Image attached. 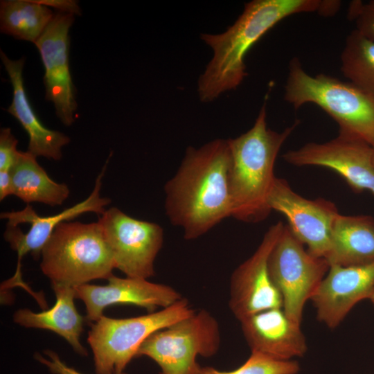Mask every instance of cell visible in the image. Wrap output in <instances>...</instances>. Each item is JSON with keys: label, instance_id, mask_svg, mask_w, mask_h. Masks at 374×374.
I'll use <instances>...</instances> for the list:
<instances>
[{"label": "cell", "instance_id": "obj_1", "mask_svg": "<svg viewBox=\"0 0 374 374\" xmlns=\"http://www.w3.org/2000/svg\"><path fill=\"white\" fill-rule=\"evenodd\" d=\"M230 163L228 139H215L198 148L190 146L165 184L166 214L173 226L181 228L186 240L197 239L231 217Z\"/></svg>", "mask_w": 374, "mask_h": 374}, {"label": "cell", "instance_id": "obj_2", "mask_svg": "<svg viewBox=\"0 0 374 374\" xmlns=\"http://www.w3.org/2000/svg\"><path fill=\"white\" fill-rule=\"evenodd\" d=\"M334 10L332 1L253 0L247 3L235 22L225 32L201 37L213 56L198 80V93L210 102L235 89L247 75L244 59L251 47L277 23L290 15L317 12L326 16Z\"/></svg>", "mask_w": 374, "mask_h": 374}, {"label": "cell", "instance_id": "obj_3", "mask_svg": "<svg viewBox=\"0 0 374 374\" xmlns=\"http://www.w3.org/2000/svg\"><path fill=\"white\" fill-rule=\"evenodd\" d=\"M266 117L264 103L253 127L240 136L228 139L231 217L247 223L262 222L271 213L268 198L276 177L275 161L283 144L299 123L296 121L277 132L267 127Z\"/></svg>", "mask_w": 374, "mask_h": 374}, {"label": "cell", "instance_id": "obj_4", "mask_svg": "<svg viewBox=\"0 0 374 374\" xmlns=\"http://www.w3.org/2000/svg\"><path fill=\"white\" fill-rule=\"evenodd\" d=\"M285 100L298 109L306 103L321 107L339 125V132L374 146V93L326 74L308 73L293 58L285 86Z\"/></svg>", "mask_w": 374, "mask_h": 374}, {"label": "cell", "instance_id": "obj_5", "mask_svg": "<svg viewBox=\"0 0 374 374\" xmlns=\"http://www.w3.org/2000/svg\"><path fill=\"white\" fill-rule=\"evenodd\" d=\"M41 258V269L51 285L75 287L95 279L107 280L115 268L98 222L60 223L43 247Z\"/></svg>", "mask_w": 374, "mask_h": 374}, {"label": "cell", "instance_id": "obj_6", "mask_svg": "<svg viewBox=\"0 0 374 374\" xmlns=\"http://www.w3.org/2000/svg\"><path fill=\"white\" fill-rule=\"evenodd\" d=\"M195 312L187 299L181 298L169 307L145 315L127 319L102 316L91 325L87 337L96 373L122 374L148 337Z\"/></svg>", "mask_w": 374, "mask_h": 374}, {"label": "cell", "instance_id": "obj_7", "mask_svg": "<svg viewBox=\"0 0 374 374\" xmlns=\"http://www.w3.org/2000/svg\"><path fill=\"white\" fill-rule=\"evenodd\" d=\"M220 326L207 310L152 334L140 346L136 357L147 356L161 368V374H199L198 355H215L220 346Z\"/></svg>", "mask_w": 374, "mask_h": 374}, {"label": "cell", "instance_id": "obj_8", "mask_svg": "<svg viewBox=\"0 0 374 374\" xmlns=\"http://www.w3.org/2000/svg\"><path fill=\"white\" fill-rule=\"evenodd\" d=\"M330 268L327 260L311 255L287 224L268 258L271 279L280 292L283 308L301 324L305 303L310 301Z\"/></svg>", "mask_w": 374, "mask_h": 374}, {"label": "cell", "instance_id": "obj_9", "mask_svg": "<svg viewBox=\"0 0 374 374\" xmlns=\"http://www.w3.org/2000/svg\"><path fill=\"white\" fill-rule=\"evenodd\" d=\"M107 160L98 175L94 188L87 199L53 215L39 216L33 206L27 204L20 211L3 212L1 219L7 220V227L3 236L10 247L17 251L18 256L17 267L14 276L3 284L4 287L15 285L29 288L21 279V260L28 253L38 259L41 252L49 240L55 228L62 222L73 220L86 213L103 215L110 204V199L100 196L102 181L107 166Z\"/></svg>", "mask_w": 374, "mask_h": 374}, {"label": "cell", "instance_id": "obj_10", "mask_svg": "<svg viewBox=\"0 0 374 374\" xmlns=\"http://www.w3.org/2000/svg\"><path fill=\"white\" fill-rule=\"evenodd\" d=\"M98 222L115 268L127 277L148 279L154 275V260L163 242L159 224L133 218L116 207L106 210Z\"/></svg>", "mask_w": 374, "mask_h": 374}, {"label": "cell", "instance_id": "obj_11", "mask_svg": "<svg viewBox=\"0 0 374 374\" xmlns=\"http://www.w3.org/2000/svg\"><path fill=\"white\" fill-rule=\"evenodd\" d=\"M284 160L293 166L328 168L339 174L355 193L374 195V147L363 139L341 132L326 142H310L286 152Z\"/></svg>", "mask_w": 374, "mask_h": 374}, {"label": "cell", "instance_id": "obj_12", "mask_svg": "<svg viewBox=\"0 0 374 374\" xmlns=\"http://www.w3.org/2000/svg\"><path fill=\"white\" fill-rule=\"evenodd\" d=\"M271 211L284 215L293 235L312 256L326 259L337 207L324 198L309 199L294 192L288 182L276 177L268 198Z\"/></svg>", "mask_w": 374, "mask_h": 374}, {"label": "cell", "instance_id": "obj_13", "mask_svg": "<svg viewBox=\"0 0 374 374\" xmlns=\"http://www.w3.org/2000/svg\"><path fill=\"white\" fill-rule=\"evenodd\" d=\"M281 221L265 232L254 253L232 273L229 306L240 321L258 312L283 308V299L268 271V258L284 228Z\"/></svg>", "mask_w": 374, "mask_h": 374}, {"label": "cell", "instance_id": "obj_14", "mask_svg": "<svg viewBox=\"0 0 374 374\" xmlns=\"http://www.w3.org/2000/svg\"><path fill=\"white\" fill-rule=\"evenodd\" d=\"M75 15L58 12L35 43L44 66L46 99L53 103L55 114L66 126L75 121L78 105L69 68V32Z\"/></svg>", "mask_w": 374, "mask_h": 374}, {"label": "cell", "instance_id": "obj_15", "mask_svg": "<svg viewBox=\"0 0 374 374\" xmlns=\"http://www.w3.org/2000/svg\"><path fill=\"white\" fill-rule=\"evenodd\" d=\"M107 280L106 285L87 283L74 287L75 299L85 305L87 322L97 321L103 316L105 308L112 305H135L152 312L158 307H169L182 298L172 287L146 278L112 275Z\"/></svg>", "mask_w": 374, "mask_h": 374}, {"label": "cell", "instance_id": "obj_16", "mask_svg": "<svg viewBox=\"0 0 374 374\" xmlns=\"http://www.w3.org/2000/svg\"><path fill=\"white\" fill-rule=\"evenodd\" d=\"M374 290V262L356 266L331 265L310 299L317 319L337 328L353 308Z\"/></svg>", "mask_w": 374, "mask_h": 374}, {"label": "cell", "instance_id": "obj_17", "mask_svg": "<svg viewBox=\"0 0 374 374\" xmlns=\"http://www.w3.org/2000/svg\"><path fill=\"white\" fill-rule=\"evenodd\" d=\"M251 352L283 361L303 357L308 350L301 324L292 321L283 308L264 310L240 321Z\"/></svg>", "mask_w": 374, "mask_h": 374}, {"label": "cell", "instance_id": "obj_18", "mask_svg": "<svg viewBox=\"0 0 374 374\" xmlns=\"http://www.w3.org/2000/svg\"><path fill=\"white\" fill-rule=\"evenodd\" d=\"M0 57L12 87V99L7 111L27 132L29 138L27 151L36 157L60 160L62 148L70 142V138L62 132L46 128L33 111L24 85L22 72L25 58L11 60L1 49Z\"/></svg>", "mask_w": 374, "mask_h": 374}, {"label": "cell", "instance_id": "obj_19", "mask_svg": "<svg viewBox=\"0 0 374 374\" xmlns=\"http://www.w3.org/2000/svg\"><path fill=\"white\" fill-rule=\"evenodd\" d=\"M56 301L53 307L35 313L29 309H19L13 314L15 323L26 328L51 330L64 339L80 355H87L80 338L83 332L84 318L74 303V287L52 285Z\"/></svg>", "mask_w": 374, "mask_h": 374}, {"label": "cell", "instance_id": "obj_20", "mask_svg": "<svg viewBox=\"0 0 374 374\" xmlns=\"http://www.w3.org/2000/svg\"><path fill=\"white\" fill-rule=\"evenodd\" d=\"M329 265L356 266L374 262V218L339 214L333 223Z\"/></svg>", "mask_w": 374, "mask_h": 374}, {"label": "cell", "instance_id": "obj_21", "mask_svg": "<svg viewBox=\"0 0 374 374\" xmlns=\"http://www.w3.org/2000/svg\"><path fill=\"white\" fill-rule=\"evenodd\" d=\"M36 158L28 151H19L10 170L12 195L27 204L37 202L51 206L62 205L70 194L69 186L51 179Z\"/></svg>", "mask_w": 374, "mask_h": 374}, {"label": "cell", "instance_id": "obj_22", "mask_svg": "<svg viewBox=\"0 0 374 374\" xmlns=\"http://www.w3.org/2000/svg\"><path fill=\"white\" fill-rule=\"evenodd\" d=\"M48 7L34 0L0 1V30L18 39L35 43L53 19Z\"/></svg>", "mask_w": 374, "mask_h": 374}, {"label": "cell", "instance_id": "obj_23", "mask_svg": "<svg viewBox=\"0 0 374 374\" xmlns=\"http://www.w3.org/2000/svg\"><path fill=\"white\" fill-rule=\"evenodd\" d=\"M341 71L350 82L374 93V40L353 30L341 53Z\"/></svg>", "mask_w": 374, "mask_h": 374}, {"label": "cell", "instance_id": "obj_24", "mask_svg": "<svg viewBox=\"0 0 374 374\" xmlns=\"http://www.w3.org/2000/svg\"><path fill=\"white\" fill-rule=\"evenodd\" d=\"M300 365L296 360L283 361L258 352H251L246 362L231 371H221L211 366L201 367L199 374H298Z\"/></svg>", "mask_w": 374, "mask_h": 374}, {"label": "cell", "instance_id": "obj_25", "mask_svg": "<svg viewBox=\"0 0 374 374\" xmlns=\"http://www.w3.org/2000/svg\"><path fill=\"white\" fill-rule=\"evenodd\" d=\"M348 17L356 28L366 37L374 40V0L368 2L353 1L350 3Z\"/></svg>", "mask_w": 374, "mask_h": 374}, {"label": "cell", "instance_id": "obj_26", "mask_svg": "<svg viewBox=\"0 0 374 374\" xmlns=\"http://www.w3.org/2000/svg\"><path fill=\"white\" fill-rule=\"evenodd\" d=\"M18 141L9 127L0 131V170L10 171L15 163L19 151L17 149Z\"/></svg>", "mask_w": 374, "mask_h": 374}, {"label": "cell", "instance_id": "obj_27", "mask_svg": "<svg viewBox=\"0 0 374 374\" xmlns=\"http://www.w3.org/2000/svg\"><path fill=\"white\" fill-rule=\"evenodd\" d=\"M47 358L43 355L35 353V358L37 361L46 366L53 374H82L77 370L68 366L61 360L57 353L51 350H44ZM122 374H126L123 373Z\"/></svg>", "mask_w": 374, "mask_h": 374}, {"label": "cell", "instance_id": "obj_28", "mask_svg": "<svg viewBox=\"0 0 374 374\" xmlns=\"http://www.w3.org/2000/svg\"><path fill=\"white\" fill-rule=\"evenodd\" d=\"M36 3L47 7L58 9L60 12L72 14L73 15H81V10L78 2L74 0H34Z\"/></svg>", "mask_w": 374, "mask_h": 374}, {"label": "cell", "instance_id": "obj_29", "mask_svg": "<svg viewBox=\"0 0 374 374\" xmlns=\"http://www.w3.org/2000/svg\"><path fill=\"white\" fill-rule=\"evenodd\" d=\"M12 195V184L10 172L0 170V200Z\"/></svg>", "mask_w": 374, "mask_h": 374}, {"label": "cell", "instance_id": "obj_30", "mask_svg": "<svg viewBox=\"0 0 374 374\" xmlns=\"http://www.w3.org/2000/svg\"><path fill=\"white\" fill-rule=\"evenodd\" d=\"M368 300L371 302V303L373 304V305L374 306V290L373 292H372L371 295L370 296V297L368 298Z\"/></svg>", "mask_w": 374, "mask_h": 374}, {"label": "cell", "instance_id": "obj_31", "mask_svg": "<svg viewBox=\"0 0 374 374\" xmlns=\"http://www.w3.org/2000/svg\"><path fill=\"white\" fill-rule=\"evenodd\" d=\"M374 147V146H373ZM373 160H374V158H373Z\"/></svg>", "mask_w": 374, "mask_h": 374}]
</instances>
